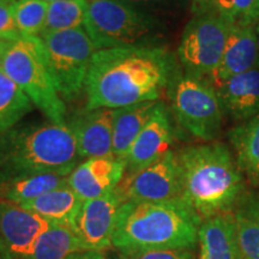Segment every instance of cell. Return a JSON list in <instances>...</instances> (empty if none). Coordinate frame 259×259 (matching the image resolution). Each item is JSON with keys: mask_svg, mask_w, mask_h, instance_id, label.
Returning a JSON list of instances; mask_svg holds the SVG:
<instances>
[{"mask_svg": "<svg viewBox=\"0 0 259 259\" xmlns=\"http://www.w3.org/2000/svg\"><path fill=\"white\" fill-rule=\"evenodd\" d=\"M170 56L160 47L96 51L85 80L87 109H119L157 101L171 76Z\"/></svg>", "mask_w": 259, "mask_h": 259, "instance_id": "cell-1", "label": "cell"}, {"mask_svg": "<svg viewBox=\"0 0 259 259\" xmlns=\"http://www.w3.org/2000/svg\"><path fill=\"white\" fill-rule=\"evenodd\" d=\"M202 219L183 199L126 202L120 206L112 244L119 251L193 250Z\"/></svg>", "mask_w": 259, "mask_h": 259, "instance_id": "cell-2", "label": "cell"}, {"mask_svg": "<svg viewBox=\"0 0 259 259\" xmlns=\"http://www.w3.org/2000/svg\"><path fill=\"white\" fill-rule=\"evenodd\" d=\"M183 199L202 221L229 212L244 189L241 171L227 145H190L177 154Z\"/></svg>", "mask_w": 259, "mask_h": 259, "instance_id": "cell-3", "label": "cell"}, {"mask_svg": "<svg viewBox=\"0 0 259 259\" xmlns=\"http://www.w3.org/2000/svg\"><path fill=\"white\" fill-rule=\"evenodd\" d=\"M79 160L67 124L23 125L0 136V184L44 174L69 177Z\"/></svg>", "mask_w": 259, "mask_h": 259, "instance_id": "cell-4", "label": "cell"}, {"mask_svg": "<svg viewBox=\"0 0 259 259\" xmlns=\"http://www.w3.org/2000/svg\"><path fill=\"white\" fill-rule=\"evenodd\" d=\"M0 67L54 124H66V106L54 85L37 37L2 41Z\"/></svg>", "mask_w": 259, "mask_h": 259, "instance_id": "cell-5", "label": "cell"}, {"mask_svg": "<svg viewBox=\"0 0 259 259\" xmlns=\"http://www.w3.org/2000/svg\"><path fill=\"white\" fill-rule=\"evenodd\" d=\"M157 21L121 0H92L84 24L96 50L151 47Z\"/></svg>", "mask_w": 259, "mask_h": 259, "instance_id": "cell-6", "label": "cell"}, {"mask_svg": "<svg viewBox=\"0 0 259 259\" xmlns=\"http://www.w3.org/2000/svg\"><path fill=\"white\" fill-rule=\"evenodd\" d=\"M45 63L63 101L77 99L85 88L94 54L97 51L85 29L42 32L38 36Z\"/></svg>", "mask_w": 259, "mask_h": 259, "instance_id": "cell-7", "label": "cell"}, {"mask_svg": "<svg viewBox=\"0 0 259 259\" xmlns=\"http://www.w3.org/2000/svg\"><path fill=\"white\" fill-rule=\"evenodd\" d=\"M232 24L218 12L194 15L184 30L179 58L186 76L205 79L218 69Z\"/></svg>", "mask_w": 259, "mask_h": 259, "instance_id": "cell-8", "label": "cell"}, {"mask_svg": "<svg viewBox=\"0 0 259 259\" xmlns=\"http://www.w3.org/2000/svg\"><path fill=\"white\" fill-rule=\"evenodd\" d=\"M177 121L194 137L211 141L222 125V105L216 90L205 79L190 76L177 79L171 92Z\"/></svg>", "mask_w": 259, "mask_h": 259, "instance_id": "cell-9", "label": "cell"}, {"mask_svg": "<svg viewBox=\"0 0 259 259\" xmlns=\"http://www.w3.org/2000/svg\"><path fill=\"white\" fill-rule=\"evenodd\" d=\"M115 191L122 203L166 202L180 198V167L177 154L170 150L144 169L125 173Z\"/></svg>", "mask_w": 259, "mask_h": 259, "instance_id": "cell-10", "label": "cell"}, {"mask_svg": "<svg viewBox=\"0 0 259 259\" xmlns=\"http://www.w3.org/2000/svg\"><path fill=\"white\" fill-rule=\"evenodd\" d=\"M52 223L8 199L0 198V255L28 259L42 233Z\"/></svg>", "mask_w": 259, "mask_h": 259, "instance_id": "cell-11", "label": "cell"}, {"mask_svg": "<svg viewBox=\"0 0 259 259\" xmlns=\"http://www.w3.org/2000/svg\"><path fill=\"white\" fill-rule=\"evenodd\" d=\"M122 204L115 190L83 203L71 229L76 233L87 251L101 252L113 246V233Z\"/></svg>", "mask_w": 259, "mask_h": 259, "instance_id": "cell-12", "label": "cell"}, {"mask_svg": "<svg viewBox=\"0 0 259 259\" xmlns=\"http://www.w3.org/2000/svg\"><path fill=\"white\" fill-rule=\"evenodd\" d=\"M174 128L164 103L157 102L150 120L139 134L126 157V173H136L170 151Z\"/></svg>", "mask_w": 259, "mask_h": 259, "instance_id": "cell-13", "label": "cell"}, {"mask_svg": "<svg viewBox=\"0 0 259 259\" xmlns=\"http://www.w3.org/2000/svg\"><path fill=\"white\" fill-rule=\"evenodd\" d=\"M115 109H87L71 119L69 127L76 138L80 158L113 156Z\"/></svg>", "mask_w": 259, "mask_h": 259, "instance_id": "cell-14", "label": "cell"}, {"mask_svg": "<svg viewBox=\"0 0 259 259\" xmlns=\"http://www.w3.org/2000/svg\"><path fill=\"white\" fill-rule=\"evenodd\" d=\"M126 173V161L115 156L89 158L67 177L69 186L83 202L112 192Z\"/></svg>", "mask_w": 259, "mask_h": 259, "instance_id": "cell-15", "label": "cell"}, {"mask_svg": "<svg viewBox=\"0 0 259 259\" xmlns=\"http://www.w3.org/2000/svg\"><path fill=\"white\" fill-rule=\"evenodd\" d=\"M259 54L258 37L254 25L232 24L222 59L209 77L211 85L225 82L257 66Z\"/></svg>", "mask_w": 259, "mask_h": 259, "instance_id": "cell-16", "label": "cell"}, {"mask_svg": "<svg viewBox=\"0 0 259 259\" xmlns=\"http://www.w3.org/2000/svg\"><path fill=\"white\" fill-rule=\"evenodd\" d=\"M212 87L222 108L238 120H248L259 114V67L255 66Z\"/></svg>", "mask_w": 259, "mask_h": 259, "instance_id": "cell-17", "label": "cell"}, {"mask_svg": "<svg viewBox=\"0 0 259 259\" xmlns=\"http://www.w3.org/2000/svg\"><path fill=\"white\" fill-rule=\"evenodd\" d=\"M197 259H241L236 241L234 213H219L204 220L198 232Z\"/></svg>", "mask_w": 259, "mask_h": 259, "instance_id": "cell-18", "label": "cell"}, {"mask_svg": "<svg viewBox=\"0 0 259 259\" xmlns=\"http://www.w3.org/2000/svg\"><path fill=\"white\" fill-rule=\"evenodd\" d=\"M83 203V200L67 185L50 191L30 202L21 204V206L36 213L52 225L72 228Z\"/></svg>", "mask_w": 259, "mask_h": 259, "instance_id": "cell-19", "label": "cell"}, {"mask_svg": "<svg viewBox=\"0 0 259 259\" xmlns=\"http://www.w3.org/2000/svg\"><path fill=\"white\" fill-rule=\"evenodd\" d=\"M156 105L157 101H147L115 109L113 156L126 160L135 141L150 120Z\"/></svg>", "mask_w": 259, "mask_h": 259, "instance_id": "cell-20", "label": "cell"}, {"mask_svg": "<svg viewBox=\"0 0 259 259\" xmlns=\"http://www.w3.org/2000/svg\"><path fill=\"white\" fill-rule=\"evenodd\" d=\"M239 169L253 185H259V114L235 126L229 132Z\"/></svg>", "mask_w": 259, "mask_h": 259, "instance_id": "cell-21", "label": "cell"}, {"mask_svg": "<svg viewBox=\"0 0 259 259\" xmlns=\"http://www.w3.org/2000/svg\"><path fill=\"white\" fill-rule=\"evenodd\" d=\"M84 251L85 247L72 229L51 225L38 236L28 259H69L70 255Z\"/></svg>", "mask_w": 259, "mask_h": 259, "instance_id": "cell-22", "label": "cell"}, {"mask_svg": "<svg viewBox=\"0 0 259 259\" xmlns=\"http://www.w3.org/2000/svg\"><path fill=\"white\" fill-rule=\"evenodd\" d=\"M233 213L241 258L259 259V200L246 198Z\"/></svg>", "mask_w": 259, "mask_h": 259, "instance_id": "cell-23", "label": "cell"}, {"mask_svg": "<svg viewBox=\"0 0 259 259\" xmlns=\"http://www.w3.org/2000/svg\"><path fill=\"white\" fill-rule=\"evenodd\" d=\"M67 177L44 174L0 184V198L8 199L18 205L37 198L42 194L59 187L67 186Z\"/></svg>", "mask_w": 259, "mask_h": 259, "instance_id": "cell-24", "label": "cell"}, {"mask_svg": "<svg viewBox=\"0 0 259 259\" xmlns=\"http://www.w3.org/2000/svg\"><path fill=\"white\" fill-rule=\"evenodd\" d=\"M32 106L29 97L0 67V136L14 128Z\"/></svg>", "mask_w": 259, "mask_h": 259, "instance_id": "cell-25", "label": "cell"}, {"mask_svg": "<svg viewBox=\"0 0 259 259\" xmlns=\"http://www.w3.org/2000/svg\"><path fill=\"white\" fill-rule=\"evenodd\" d=\"M88 0H61L48 4L46 24L42 32L82 28L88 15Z\"/></svg>", "mask_w": 259, "mask_h": 259, "instance_id": "cell-26", "label": "cell"}, {"mask_svg": "<svg viewBox=\"0 0 259 259\" xmlns=\"http://www.w3.org/2000/svg\"><path fill=\"white\" fill-rule=\"evenodd\" d=\"M48 3L45 0H15L14 17L23 37H37L45 30Z\"/></svg>", "mask_w": 259, "mask_h": 259, "instance_id": "cell-27", "label": "cell"}, {"mask_svg": "<svg viewBox=\"0 0 259 259\" xmlns=\"http://www.w3.org/2000/svg\"><path fill=\"white\" fill-rule=\"evenodd\" d=\"M213 11L231 24L259 23V0H211Z\"/></svg>", "mask_w": 259, "mask_h": 259, "instance_id": "cell-28", "label": "cell"}, {"mask_svg": "<svg viewBox=\"0 0 259 259\" xmlns=\"http://www.w3.org/2000/svg\"><path fill=\"white\" fill-rule=\"evenodd\" d=\"M121 259H197L193 250H142L120 251Z\"/></svg>", "mask_w": 259, "mask_h": 259, "instance_id": "cell-29", "label": "cell"}, {"mask_svg": "<svg viewBox=\"0 0 259 259\" xmlns=\"http://www.w3.org/2000/svg\"><path fill=\"white\" fill-rule=\"evenodd\" d=\"M15 0H0V40L16 41L23 38L14 17Z\"/></svg>", "mask_w": 259, "mask_h": 259, "instance_id": "cell-30", "label": "cell"}, {"mask_svg": "<svg viewBox=\"0 0 259 259\" xmlns=\"http://www.w3.org/2000/svg\"><path fill=\"white\" fill-rule=\"evenodd\" d=\"M121 2L147 12V9L156 8V6L167 4V3H169V0H121Z\"/></svg>", "mask_w": 259, "mask_h": 259, "instance_id": "cell-31", "label": "cell"}, {"mask_svg": "<svg viewBox=\"0 0 259 259\" xmlns=\"http://www.w3.org/2000/svg\"><path fill=\"white\" fill-rule=\"evenodd\" d=\"M191 9L194 15L206 14V12L213 11L211 0H190Z\"/></svg>", "mask_w": 259, "mask_h": 259, "instance_id": "cell-32", "label": "cell"}, {"mask_svg": "<svg viewBox=\"0 0 259 259\" xmlns=\"http://www.w3.org/2000/svg\"><path fill=\"white\" fill-rule=\"evenodd\" d=\"M69 259H106V258L101 252L84 251V252H78V253L70 255Z\"/></svg>", "mask_w": 259, "mask_h": 259, "instance_id": "cell-33", "label": "cell"}, {"mask_svg": "<svg viewBox=\"0 0 259 259\" xmlns=\"http://www.w3.org/2000/svg\"><path fill=\"white\" fill-rule=\"evenodd\" d=\"M255 32H257V37H258V47H259V23L255 24Z\"/></svg>", "mask_w": 259, "mask_h": 259, "instance_id": "cell-34", "label": "cell"}, {"mask_svg": "<svg viewBox=\"0 0 259 259\" xmlns=\"http://www.w3.org/2000/svg\"><path fill=\"white\" fill-rule=\"evenodd\" d=\"M45 2H47L48 4H50V3H54V2H61V0H45Z\"/></svg>", "mask_w": 259, "mask_h": 259, "instance_id": "cell-35", "label": "cell"}, {"mask_svg": "<svg viewBox=\"0 0 259 259\" xmlns=\"http://www.w3.org/2000/svg\"><path fill=\"white\" fill-rule=\"evenodd\" d=\"M2 41H3V40H0V45H2Z\"/></svg>", "mask_w": 259, "mask_h": 259, "instance_id": "cell-36", "label": "cell"}, {"mask_svg": "<svg viewBox=\"0 0 259 259\" xmlns=\"http://www.w3.org/2000/svg\"><path fill=\"white\" fill-rule=\"evenodd\" d=\"M89 2H92V0H88V3H89Z\"/></svg>", "mask_w": 259, "mask_h": 259, "instance_id": "cell-37", "label": "cell"}, {"mask_svg": "<svg viewBox=\"0 0 259 259\" xmlns=\"http://www.w3.org/2000/svg\"><path fill=\"white\" fill-rule=\"evenodd\" d=\"M0 259H3V258H2V255H0Z\"/></svg>", "mask_w": 259, "mask_h": 259, "instance_id": "cell-38", "label": "cell"}, {"mask_svg": "<svg viewBox=\"0 0 259 259\" xmlns=\"http://www.w3.org/2000/svg\"><path fill=\"white\" fill-rule=\"evenodd\" d=\"M241 259H242V258H241Z\"/></svg>", "mask_w": 259, "mask_h": 259, "instance_id": "cell-39", "label": "cell"}]
</instances>
